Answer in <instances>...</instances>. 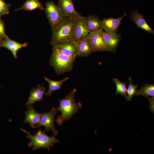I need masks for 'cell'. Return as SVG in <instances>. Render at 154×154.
<instances>
[{
    "instance_id": "24",
    "label": "cell",
    "mask_w": 154,
    "mask_h": 154,
    "mask_svg": "<svg viewBox=\"0 0 154 154\" xmlns=\"http://www.w3.org/2000/svg\"><path fill=\"white\" fill-rule=\"evenodd\" d=\"M10 5L0 0V15L8 14L9 12Z\"/></svg>"
},
{
    "instance_id": "7",
    "label": "cell",
    "mask_w": 154,
    "mask_h": 154,
    "mask_svg": "<svg viewBox=\"0 0 154 154\" xmlns=\"http://www.w3.org/2000/svg\"><path fill=\"white\" fill-rule=\"evenodd\" d=\"M90 33L86 25L84 17L82 16L76 19L72 41L77 43L89 38Z\"/></svg>"
},
{
    "instance_id": "23",
    "label": "cell",
    "mask_w": 154,
    "mask_h": 154,
    "mask_svg": "<svg viewBox=\"0 0 154 154\" xmlns=\"http://www.w3.org/2000/svg\"><path fill=\"white\" fill-rule=\"evenodd\" d=\"M128 80L129 81V84L128 85V88L127 90V95L126 99L127 101H130L136 94L138 85H134L133 84L130 77L128 78Z\"/></svg>"
},
{
    "instance_id": "3",
    "label": "cell",
    "mask_w": 154,
    "mask_h": 154,
    "mask_svg": "<svg viewBox=\"0 0 154 154\" xmlns=\"http://www.w3.org/2000/svg\"><path fill=\"white\" fill-rule=\"evenodd\" d=\"M76 58L67 56L53 48L49 63L57 75H59L71 71Z\"/></svg>"
},
{
    "instance_id": "12",
    "label": "cell",
    "mask_w": 154,
    "mask_h": 154,
    "mask_svg": "<svg viewBox=\"0 0 154 154\" xmlns=\"http://www.w3.org/2000/svg\"><path fill=\"white\" fill-rule=\"evenodd\" d=\"M103 40L110 47L111 52L115 53L120 40L121 35L117 33H111L104 32L103 30L98 31Z\"/></svg>"
},
{
    "instance_id": "4",
    "label": "cell",
    "mask_w": 154,
    "mask_h": 154,
    "mask_svg": "<svg viewBox=\"0 0 154 154\" xmlns=\"http://www.w3.org/2000/svg\"><path fill=\"white\" fill-rule=\"evenodd\" d=\"M76 23V19L68 17L63 23L52 29L51 44L62 41L72 40Z\"/></svg>"
},
{
    "instance_id": "13",
    "label": "cell",
    "mask_w": 154,
    "mask_h": 154,
    "mask_svg": "<svg viewBox=\"0 0 154 154\" xmlns=\"http://www.w3.org/2000/svg\"><path fill=\"white\" fill-rule=\"evenodd\" d=\"M131 19L135 23L137 27L144 30L147 32L154 34V30L147 23L143 16L140 14L137 10H135L131 12L129 16Z\"/></svg>"
},
{
    "instance_id": "15",
    "label": "cell",
    "mask_w": 154,
    "mask_h": 154,
    "mask_svg": "<svg viewBox=\"0 0 154 154\" xmlns=\"http://www.w3.org/2000/svg\"><path fill=\"white\" fill-rule=\"evenodd\" d=\"M1 45L10 50L12 53L14 58L16 59L17 57V54L19 50L27 46L28 44L26 42H18L7 37H5V39L2 41Z\"/></svg>"
},
{
    "instance_id": "18",
    "label": "cell",
    "mask_w": 154,
    "mask_h": 154,
    "mask_svg": "<svg viewBox=\"0 0 154 154\" xmlns=\"http://www.w3.org/2000/svg\"><path fill=\"white\" fill-rule=\"evenodd\" d=\"M77 43L79 56L86 57L93 52L89 38L86 39Z\"/></svg>"
},
{
    "instance_id": "17",
    "label": "cell",
    "mask_w": 154,
    "mask_h": 154,
    "mask_svg": "<svg viewBox=\"0 0 154 154\" xmlns=\"http://www.w3.org/2000/svg\"><path fill=\"white\" fill-rule=\"evenodd\" d=\"M46 88L43 86L39 84L36 88H33L31 91L28 100L26 104L27 106L33 105L37 101L44 100L43 96Z\"/></svg>"
},
{
    "instance_id": "14",
    "label": "cell",
    "mask_w": 154,
    "mask_h": 154,
    "mask_svg": "<svg viewBox=\"0 0 154 154\" xmlns=\"http://www.w3.org/2000/svg\"><path fill=\"white\" fill-rule=\"evenodd\" d=\"M86 25L90 32H98L103 30L102 20L98 15H91L84 17Z\"/></svg>"
},
{
    "instance_id": "6",
    "label": "cell",
    "mask_w": 154,
    "mask_h": 154,
    "mask_svg": "<svg viewBox=\"0 0 154 154\" xmlns=\"http://www.w3.org/2000/svg\"><path fill=\"white\" fill-rule=\"evenodd\" d=\"M58 112L57 108L52 107L50 111L47 112H42L39 122L36 125L35 128L41 127H45V131H51L53 133H58L54 126L55 117Z\"/></svg>"
},
{
    "instance_id": "10",
    "label": "cell",
    "mask_w": 154,
    "mask_h": 154,
    "mask_svg": "<svg viewBox=\"0 0 154 154\" xmlns=\"http://www.w3.org/2000/svg\"><path fill=\"white\" fill-rule=\"evenodd\" d=\"M57 5L68 17L76 19L82 16L75 9L73 0H58Z\"/></svg>"
},
{
    "instance_id": "1",
    "label": "cell",
    "mask_w": 154,
    "mask_h": 154,
    "mask_svg": "<svg viewBox=\"0 0 154 154\" xmlns=\"http://www.w3.org/2000/svg\"><path fill=\"white\" fill-rule=\"evenodd\" d=\"M77 91V89L74 88L64 98L59 100V105L57 108L58 111H60L61 114L56 120L58 125H61L64 121L70 119L82 108L81 103L80 102L76 103L74 100Z\"/></svg>"
},
{
    "instance_id": "5",
    "label": "cell",
    "mask_w": 154,
    "mask_h": 154,
    "mask_svg": "<svg viewBox=\"0 0 154 154\" xmlns=\"http://www.w3.org/2000/svg\"><path fill=\"white\" fill-rule=\"evenodd\" d=\"M52 30L57 27L68 18L52 1L47 2L44 10Z\"/></svg>"
},
{
    "instance_id": "25",
    "label": "cell",
    "mask_w": 154,
    "mask_h": 154,
    "mask_svg": "<svg viewBox=\"0 0 154 154\" xmlns=\"http://www.w3.org/2000/svg\"><path fill=\"white\" fill-rule=\"evenodd\" d=\"M0 36L4 37H7L5 32L3 24L0 19Z\"/></svg>"
},
{
    "instance_id": "22",
    "label": "cell",
    "mask_w": 154,
    "mask_h": 154,
    "mask_svg": "<svg viewBox=\"0 0 154 154\" xmlns=\"http://www.w3.org/2000/svg\"><path fill=\"white\" fill-rule=\"evenodd\" d=\"M113 81L116 87L115 94H121L126 99L127 97L126 85L127 84L125 82H121L117 78H113Z\"/></svg>"
},
{
    "instance_id": "21",
    "label": "cell",
    "mask_w": 154,
    "mask_h": 154,
    "mask_svg": "<svg viewBox=\"0 0 154 154\" xmlns=\"http://www.w3.org/2000/svg\"><path fill=\"white\" fill-rule=\"evenodd\" d=\"M135 95H141L147 98L154 97V84L143 85L139 90L137 91Z\"/></svg>"
},
{
    "instance_id": "11",
    "label": "cell",
    "mask_w": 154,
    "mask_h": 154,
    "mask_svg": "<svg viewBox=\"0 0 154 154\" xmlns=\"http://www.w3.org/2000/svg\"><path fill=\"white\" fill-rule=\"evenodd\" d=\"M127 15L125 13L121 17L116 19L112 17L104 18L102 20L103 29L108 33H117L118 29L121 24L122 19Z\"/></svg>"
},
{
    "instance_id": "16",
    "label": "cell",
    "mask_w": 154,
    "mask_h": 154,
    "mask_svg": "<svg viewBox=\"0 0 154 154\" xmlns=\"http://www.w3.org/2000/svg\"><path fill=\"white\" fill-rule=\"evenodd\" d=\"M27 107L28 110L25 113V117L23 122L29 123L32 128H35L40 121L41 114L35 110L33 105L27 106Z\"/></svg>"
},
{
    "instance_id": "19",
    "label": "cell",
    "mask_w": 154,
    "mask_h": 154,
    "mask_svg": "<svg viewBox=\"0 0 154 154\" xmlns=\"http://www.w3.org/2000/svg\"><path fill=\"white\" fill-rule=\"evenodd\" d=\"M69 78L68 77H66L61 80L55 81L45 77L44 79L48 83L49 85L48 90L45 95L48 96H51L53 92L60 89L62 84Z\"/></svg>"
},
{
    "instance_id": "9",
    "label": "cell",
    "mask_w": 154,
    "mask_h": 154,
    "mask_svg": "<svg viewBox=\"0 0 154 154\" xmlns=\"http://www.w3.org/2000/svg\"><path fill=\"white\" fill-rule=\"evenodd\" d=\"M89 39L93 52H111L110 48L105 42L98 32L90 33Z\"/></svg>"
},
{
    "instance_id": "2",
    "label": "cell",
    "mask_w": 154,
    "mask_h": 154,
    "mask_svg": "<svg viewBox=\"0 0 154 154\" xmlns=\"http://www.w3.org/2000/svg\"><path fill=\"white\" fill-rule=\"evenodd\" d=\"M20 129L27 134V137L30 139V141L27 146L29 147L33 146V151L38 150L42 148L49 150L54 144L60 142L56 138L58 133H53L52 136L49 137L45 132V130L43 131L39 129L34 135H32L29 132L22 128Z\"/></svg>"
},
{
    "instance_id": "26",
    "label": "cell",
    "mask_w": 154,
    "mask_h": 154,
    "mask_svg": "<svg viewBox=\"0 0 154 154\" xmlns=\"http://www.w3.org/2000/svg\"><path fill=\"white\" fill-rule=\"evenodd\" d=\"M3 37L2 36H0V44L1 45V44L2 43V42H1V37Z\"/></svg>"
},
{
    "instance_id": "20",
    "label": "cell",
    "mask_w": 154,
    "mask_h": 154,
    "mask_svg": "<svg viewBox=\"0 0 154 154\" xmlns=\"http://www.w3.org/2000/svg\"><path fill=\"white\" fill-rule=\"evenodd\" d=\"M37 9L44 10L45 8L38 0H27L20 7L15 9V11L24 10L32 11Z\"/></svg>"
},
{
    "instance_id": "8",
    "label": "cell",
    "mask_w": 154,
    "mask_h": 154,
    "mask_svg": "<svg viewBox=\"0 0 154 154\" xmlns=\"http://www.w3.org/2000/svg\"><path fill=\"white\" fill-rule=\"evenodd\" d=\"M62 54L69 57L76 58L78 55L77 43L72 40L60 41L52 45Z\"/></svg>"
}]
</instances>
